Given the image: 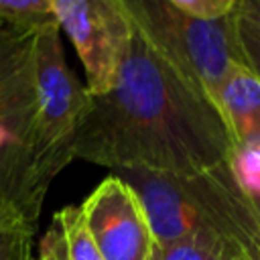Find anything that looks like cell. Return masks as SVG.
<instances>
[{
  "instance_id": "14",
  "label": "cell",
  "mask_w": 260,
  "mask_h": 260,
  "mask_svg": "<svg viewBox=\"0 0 260 260\" xmlns=\"http://www.w3.org/2000/svg\"><path fill=\"white\" fill-rule=\"evenodd\" d=\"M236 35H238V47L244 63L260 79V32L254 30L246 20L236 16Z\"/></svg>"
},
{
  "instance_id": "13",
  "label": "cell",
  "mask_w": 260,
  "mask_h": 260,
  "mask_svg": "<svg viewBox=\"0 0 260 260\" xmlns=\"http://www.w3.org/2000/svg\"><path fill=\"white\" fill-rule=\"evenodd\" d=\"M173 6L193 18L219 20L236 14L238 0H169Z\"/></svg>"
},
{
  "instance_id": "7",
  "label": "cell",
  "mask_w": 260,
  "mask_h": 260,
  "mask_svg": "<svg viewBox=\"0 0 260 260\" xmlns=\"http://www.w3.org/2000/svg\"><path fill=\"white\" fill-rule=\"evenodd\" d=\"M201 213L228 244L232 260H260V215L232 173L230 160L187 177Z\"/></svg>"
},
{
  "instance_id": "18",
  "label": "cell",
  "mask_w": 260,
  "mask_h": 260,
  "mask_svg": "<svg viewBox=\"0 0 260 260\" xmlns=\"http://www.w3.org/2000/svg\"><path fill=\"white\" fill-rule=\"evenodd\" d=\"M242 189H244V187H242ZM244 191H246V195L250 197L252 205L256 207V211H258V215H260V181L254 183V185H250V187H246Z\"/></svg>"
},
{
  "instance_id": "4",
  "label": "cell",
  "mask_w": 260,
  "mask_h": 260,
  "mask_svg": "<svg viewBox=\"0 0 260 260\" xmlns=\"http://www.w3.org/2000/svg\"><path fill=\"white\" fill-rule=\"evenodd\" d=\"M35 83L41 148L47 162L59 175L73 160V138L89 108V93L65 61L57 24L37 32Z\"/></svg>"
},
{
  "instance_id": "5",
  "label": "cell",
  "mask_w": 260,
  "mask_h": 260,
  "mask_svg": "<svg viewBox=\"0 0 260 260\" xmlns=\"http://www.w3.org/2000/svg\"><path fill=\"white\" fill-rule=\"evenodd\" d=\"M61 32H67L85 69L89 95L106 93L126 59L132 22L116 0H47Z\"/></svg>"
},
{
  "instance_id": "3",
  "label": "cell",
  "mask_w": 260,
  "mask_h": 260,
  "mask_svg": "<svg viewBox=\"0 0 260 260\" xmlns=\"http://www.w3.org/2000/svg\"><path fill=\"white\" fill-rule=\"evenodd\" d=\"M116 2L132 26L215 104L223 77L244 63L238 47L236 14L203 20L185 14L169 0Z\"/></svg>"
},
{
  "instance_id": "6",
  "label": "cell",
  "mask_w": 260,
  "mask_h": 260,
  "mask_svg": "<svg viewBox=\"0 0 260 260\" xmlns=\"http://www.w3.org/2000/svg\"><path fill=\"white\" fill-rule=\"evenodd\" d=\"M104 260H148L154 240L134 189L118 175L106 177L79 205Z\"/></svg>"
},
{
  "instance_id": "1",
  "label": "cell",
  "mask_w": 260,
  "mask_h": 260,
  "mask_svg": "<svg viewBox=\"0 0 260 260\" xmlns=\"http://www.w3.org/2000/svg\"><path fill=\"white\" fill-rule=\"evenodd\" d=\"M219 108L134 26L116 83L89 95L73 158L112 171L193 177L230 160Z\"/></svg>"
},
{
  "instance_id": "11",
  "label": "cell",
  "mask_w": 260,
  "mask_h": 260,
  "mask_svg": "<svg viewBox=\"0 0 260 260\" xmlns=\"http://www.w3.org/2000/svg\"><path fill=\"white\" fill-rule=\"evenodd\" d=\"M148 260H232L225 240L209 225L167 246H152Z\"/></svg>"
},
{
  "instance_id": "2",
  "label": "cell",
  "mask_w": 260,
  "mask_h": 260,
  "mask_svg": "<svg viewBox=\"0 0 260 260\" xmlns=\"http://www.w3.org/2000/svg\"><path fill=\"white\" fill-rule=\"evenodd\" d=\"M35 39L0 18V197L30 228L57 177L39 138Z\"/></svg>"
},
{
  "instance_id": "9",
  "label": "cell",
  "mask_w": 260,
  "mask_h": 260,
  "mask_svg": "<svg viewBox=\"0 0 260 260\" xmlns=\"http://www.w3.org/2000/svg\"><path fill=\"white\" fill-rule=\"evenodd\" d=\"M215 104L236 146L260 148V79L246 65H236L221 81Z\"/></svg>"
},
{
  "instance_id": "15",
  "label": "cell",
  "mask_w": 260,
  "mask_h": 260,
  "mask_svg": "<svg viewBox=\"0 0 260 260\" xmlns=\"http://www.w3.org/2000/svg\"><path fill=\"white\" fill-rule=\"evenodd\" d=\"M32 232L2 230L0 232V260H30Z\"/></svg>"
},
{
  "instance_id": "16",
  "label": "cell",
  "mask_w": 260,
  "mask_h": 260,
  "mask_svg": "<svg viewBox=\"0 0 260 260\" xmlns=\"http://www.w3.org/2000/svg\"><path fill=\"white\" fill-rule=\"evenodd\" d=\"M2 230H26L35 234V228H30L2 197H0V232Z\"/></svg>"
},
{
  "instance_id": "8",
  "label": "cell",
  "mask_w": 260,
  "mask_h": 260,
  "mask_svg": "<svg viewBox=\"0 0 260 260\" xmlns=\"http://www.w3.org/2000/svg\"><path fill=\"white\" fill-rule=\"evenodd\" d=\"M114 175L124 179L138 195L154 246H167L209 228L187 177L148 171H116Z\"/></svg>"
},
{
  "instance_id": "17",
  "label": "cell",
  "mask_w": 260,
  "mask_h": 260,
  "mask_svg": "<svg viewBox=\"0 0 260 260\" xmlns=\"http://www.w3.org/2000/svg\"><path fill=\"white\" fill-rule=\"evenodd\" d=\"M236 16H240L254 30L260 32V0H238Z\"/></svg>"
},
{
  "instance_id": "10",
  "label": "cell",
  "mask_w": 260,
  "mask_h": 260,
  "mask_svg": "<svg viewBox=\"0 0 260 260\" xmlns=\"http://www.w3.org/2000/svg\"><path fill=\"white\" fill-rule=\"evenodd\" d=\"M39 260H104L87 232L81 207L67 205L53 215L39 244Z\"/></svg>"
},
{
  "instance_id": "12",
  "label": "cell",
  "mask_w": 260,
  "mask_h": 260,
  "mask_svg": "<svg viewBox=\"0 0 260 260\" xmlns=\"http://www.w3.org/2000/svg\"><path fill=\"white\" fill-rule=\"evenodd\" d=\"M0 18L28 32L57 24L47 0H0Z\"/></svg>"
}]
</instances>
